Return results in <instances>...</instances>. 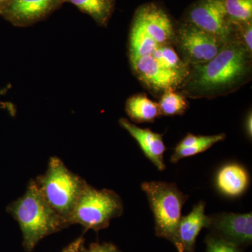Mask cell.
Returning <instances> with one entry per match:
<instances>
[{
    "mask_svg": "<svg viewBox=\"0 0 252 252\" xmlns=\"http://www.w3.org/2000/svg\"><path fill=\"white\" fill-rule=\"evenodd\" d=\"M252 76V53L234 36L211 61L190 66L179 91L189 98H216L239 90Z\"/></svg>",
    "mask_w": 252,
    "mask_h": 252,
    "instance_id": "obj_1",
    "label": "cell"
},
{
    "mask_svg": "<svg viewBox=\"0 0 252 252\" xmlns=\"http://www.w3.org/2000/svg\"><path fill=\"white\" fill-rule=\"evenodd\" d=\"M18 222L23 235V247L32 252L43 238L69 226L43 196L35 180L28 184L26 193L6 207Z\"/></svg>",
    "mask_w": 252,
    "mask_h": 252,
    "instance_id": "obj_2",
    "label": "cell"
},
{
    "mask_svg": "<svg viewBox=\"0 0 252 252\" xmlns=\"http://www.w3.org/2000/svg\"><path fill=\"white\" fill-rule=\"evenodd\" d=\"M131 69L147 90L155 96L166 91H179L189 72L174 44L158 47L148 56L130 61Z\"/></svg>",
    "mask_w": 252,
    "mask_h": 252,
    "instance_id": "obj_3",
    "label": "cell"
},
{
    "mask_svg": "<svg viewBox=\"0 0 252 252\" xmlns=\"http://www.w3.org/2000/svg\"><path fill=\"white\" fill-rule=\"evenodd\" d=\"M175 24L161 4L149 2L136 10L128 41L130 61L148 56L159 46L175 45Z\"/></svg>",
    "mask_w": 252,
    "mask_h": 252,
    "instance_id": "obj_4",
    "label": "cell"
},
{
    "mask_svg": "<svg viewBox=\"0 0 252 252\" xmlns=\"http://www.w3.org/2000/svg\"><path fill=\"white\" fill-rule=\"evenodd\" d=\"M34 180L48 203L68 222L87 182L58 157H51L45 173Z\"/></svg>",
    "mask_w": 252,
    "mask_h": 252,
    "instance_id": "obj_5",
    "label": "cell"
},
{
    "mask_svg": "<svg viewBox=\"0 0 252 252\" xmlns=\"http://www.w3.org/2000/svg\"><path fill=\"white\" fill-rule=\"evenodd\" d=\"M142 189L153 212L157 234L171 240L182 252L177 231L182 207L189 195L182 193L175 184L167 182H144Z\"/></svg>",
    "mask_w": 252,
    "mask_h": 252,
    "instance_id": "obj_6",
    "label": "cell"
},
{
    "mask_svg": "<svg viewBox=\"0 0 252 252\" xmlns=\"http://www.w3.org/2000/svg\"><path fill=\"white\" fill-rule=\"evenodd\" d=\"M123 212L124 204L118 194L108 189L97 190L87 184L68 222L98 231L108 227L111 220L122 216Z\"/></svg>",
    "mask_w": 252,
    "mask_h": 252,
    "instance_id": "obj_7",
    "label": "cell"
},
{
    "mask_svg": "<svg viewBox=\"0 0 252 252\" xmlns=\"http://www.w3.org/2000/svg\"><path fill=\"white\" fill-rule=\"evenodd\" d=\"M225 43L184 20L176 23L175 48L180 59L189 67L211 61Z\"/></svg>",
    "mask_w": 252,
    "mask_h": 252,
    "instance_id": "obj_8",
    "label": "cell"
},
{
    "mask_svg": "<svg viewBox=\"0 0 252 252\" xmlns=\"http://www.w3.org/2000/svg\"><path fill=\"white\" fill-rule=\"evenodd\" d=\"M182 19L225 42L234 37V28L225 14L223 0H195Z\"/></svg>",
    "mask_w": 252,
    "mask_h": 252,
    "instance_id": "obj_9",
    "label": "cell"
},
{
    "mask_svg": "<svg viewBox=\"0 0 252 252\" xmlns=\"http://www.w3.org/2000/svg\"><path fill=\"white\" fill-rule=\"evenodd\" d=\"M64 0H9L0 15L17 27L42 21L64 4Z\"/></svg>",
    "mask_w": 252,
    "mask_h": 252,
    "instance_id": "obj_10",
    "label": "cell"
},
{
    "mask_svg": "<svg viewBox=\"0 0 252 252\" xmlns=\"http://www.w3.org/2000/svg\"><path fill=\"white\" fill-rule=\"evenodd\" d=\"M210 225L225 237L226 241L235 245L252 242V213L217 214L210 217Z\"/></svg>",
    "mask_w": 252,
    "mask_h": 252,
    "instance_id": "obj_11",
    "label": "cell"
},
{
    "mask_svg": "<svg viewBox=\"0 0 252 252\" xmlns=\"http://www.w3.org/2000/svg\"><path fill=\"white\" fill-rule=\"evenodd\" d=\"M119 124L125 129L140 145L145 157L162 171L165 170L166 165L164 163V153L166 151L161 134L157 133L149 128H141L127 119L122 118Z\"/></svg>",
    "mask_w": 252,
    "mask_h": 252,
    "instance_id": "obj_12",
    "label": "cell"
},
{
    "mask_svg": "<svg viewBox=\"0 0 252 252\" xmlns=\"http://www.w3.org/2000/svg\"><path fill=\"white\" fill-rule=\"evenodd\" d=\"M210 223V217L205 215V203L203 201L199 202L189 215L181 218L177 236L182 252H193L197 237Z\"/></svg>",
    "mask_w": 252,
    "mask_h": 252,
    "instance_id": "obj_13",
    "label": "cell"
},
{
    "mask_svg": "<svg viewBox=\"0 0 252 252\" xmlns=\"http://www.w3.org/2000/svg\"><path fill=\"white\" fill-rule=\"evenodd\" d=\"M250 185V176L246 169L240 164H226L216 176V186L219 190L230 198L243 195Z\"/></svg>",
    "mask_w": 252,
    "mask_h": 252,
    "instance_id": "obj_14",
    "label": "cell"
},
{
    "mask_svg": "<svg viewBox=\"0 0 252 252\" xmlns=\"http://www.w3.org/2000/svg\"><path fill=\"white\" fill-rule=\"evenodd\" d=\"M225 139L224 133L209 136L195 135L189 133L176 146L174 153L170 158V161L176 163L181 159L203 153L214 144Z\"/></svg>",
    "mask_w": 252,
    "mask_h": 252,
    "instance_id": "obj_15",
    "label": "cell"
},
{
    "mask_svg": "<svg viewBox=\"0 0 252 252\" xmlns=\"http://www.w3.org/2000/svg\"><path fill=\"white\" fill-rule=\"evenodd\" d=\"M126 112L131 120L137 124L153 123L161 116L158 103L143 94H134L127 99Z\"/></svg>",
    "mask_w": 252,
    "mask_h": 252,
    "instance_id": "obj_16",
    "label": "cell"
},
{
    "mask_svg": "<svg viewBox=\"0 0 252 252\" xmlns=\"http://www.w3.org/2000/svg\"><path fill=\"white\" fill-rule=\"evenodd\" d=\"M64 1L74 5L102 27H107L108 25L116 3V0H64Z\"/></svg>",
    "mask_w": 252,
    "mask_h": 252,
    "instance_id": "obj_17",
    "label": "cell"
},
{
    "mask_svg": "<svg viewBox=\"0 0 252 252\" xmlns=\"http://www.w3.org/2000/svg\"><path fill=\"white\" fill-rule=\"evenodd\" d=\"M161 116L182 115L189 107L187 97L180 91H166L158 102Z\"/></svg>",
    "mask_w": 252,
    "mask_h": 252,
    "instance_id": "obj_18",
    "label": "cell"
},
{
    "mask_svg": "<svg viewBox=\"0 0 252 252\" xmlns=\"http://www.w3.org/2000/svg\"><path fill=\"white\" fill-rule=\"evenodd\" d=\"M223 3L232 25L252 21V0H223Z\"/></svg>",
    "mask_w": 252,
    "mask_h": 252,
    "instance_id": "obj_19",
    "label": "cell"
},
{
    "mask_svg": "<svg viewBox=\"0 0 252 252\" xmlns=\"http://www.w3.org/2000/svg\"><path fill=\"white\" fill-rule=\"evenodd\" d=\"M234 36L252 53V21L233 25Z\"/></svg>",
    "mask_w": 252,
    "mask_h": 252,
    "instance_id": "obj_20",
    "label": "cell"
},
{
    "mask_svg": "<svg viewBox=\"0 0 252 252\" xmlns=\"http://www.w3.org/2000/svg\"><path fill=\"white\" fill-rule=\"evenodd\" d=\"M207 252H240L236 245L224 240L210 238L207 240Z\"/></svg>",
    "mask_w": 252,
    "mask_h": 252,
    "instance_id": "obj_21",
    "label": "cell"
},
{
    "mask_svg": "<svg viewBox=\"0 0 252 252\" xmlns=\"http://www.w3.org/2000/svg\"><path fill=\"white\" fill-rule=\"evenodd\" d=\"M82 252H121L114 245L109 243H93L88 248H84Z\"/></svg>",
    "mask_w": 252,
    "mask_h": 252,
    "instance_id": "obj_22",
    "label": "cell"
},
{
    "mask_svg": "<svg viewBox=\"0 0 252 252\" xmlns=\"http://www.w3.org/2000/svg\"><path fill=\"white\" fill-rule=\"evenodd\" d=\"M84 237L81 236L76 239L74 241L69 244L68 246L66 247L64 250L61 252H82L84 247Z\"/></svg>",
    "mask_w": 252,
    "mask_h": 252,
    "instance_id": "obj_23",
    "label": "cell"
},
{
    "mask_svg": "<svg viewBox=\"0 0 252 252\" xmlns=\"http://www.w3.org/2000/svg\"><path fill=\"white\" fill-rule=\"evenodd\" d=\"M245 131L249 138L251 139L252 136V112H249L245 119Z\"/></svg>",
    "mask_w": 252,
    "mask_h": 252,
    "instance_id": "obj_24",
    "label": "cell"
},
{
    "mask_svg": "<svg viewBox=\"0 0 252 252\" xmlns=\"http://www.w3.org/2000/svg\"><path fill=\"white\" fill-rule=\"evenodd\" d=\"M9 1V0H0V11L4 9V6H6Z\"/></svg>",
    "mask_w": 252,
    "mask_h": 252,
    "instance_id": "obj_25",
    "label": "cell"
}]
</instances>
